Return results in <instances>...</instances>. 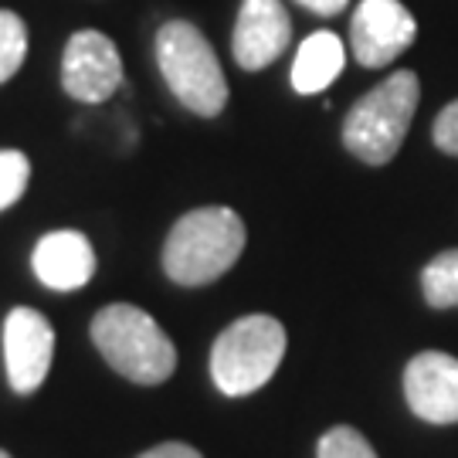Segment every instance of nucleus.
<instances>
[{
    "instance_id": "obj_18",
    "label": "nucleus",
    "mask_w": 458,
    "mask_h": 458,
    "mask_svg": "<svg viewBox=\"0 0 458 458\" xmlns=\"http://www.w3.org/2000/svg\"><path fill=\"white\" fill-rule=\"evenodd\" d=\"M140 458H204V455L183 442H164V445H153V448L143 452Z\"/></svg>"
},
{
    "instance_id": "obj_6",
    "label": "nucleus",
    "mask_w": 458,
    "mask_h": 458,
    "mask_svg": "<svg viewBox=\"0 0 458 458\" xmlns=\"http://www.w3.org/2000/svg\"><path fill=\"white\" fill-rule=\"evenodd\" d=\"M418 24L401 0H360L350 21V48L363 68L391 65L414 45Z\"/></svg>"
},
{
    "instance_id": "obj_20",
    "label": "nucleus",
    "mask_w": 458,
    "mask_h": 458,
    "mask_svg": "<svg viewBox=\"0 0 458 458\" xmlns=\"http://www.w3.org/2000/svg\"><path fill=\"white\" fill-rule=\"evenodd\" d=\"M0 458H11V455H7V452H4V448H0Z\"/></svg>"
},
{
    "instance_id": "obj_4",
    "label": "nucleus",
    "mask_w": 458,
    "mask_h": 458,
    "mask_svg": "<svg viewBox=\"0 0 458 458\" xmlns=\"http://www.w3.org/2000/svg\"><path fill=\"white\" fill-rule=\"evenodd\" d=\"M157 62L170 92L194 115L211 119L228 106V79L211 41L191 21H166L157 34Z\"/></svg>"
},
{
    "instance_id": "obj_8",
    "label": "nucleus",
    "mask_w": 458,
    "mask_h": 458,
    "mask_svg": "<svg viewBox=\"0 0 458 458\" xmlns=\"http://www.w3.org/2000/svg\"><path fill=\"white\" fill-rule=\"evenodd\" d=\"M55 360V329L38 310L17 306L4 323V367L17 394H31L45 384Z\"/></svg>"
},
{
    "instance_id": "obj_16",
    "label": "nucleus",
    "mask_w": 458,
    "mask_h": 458,
    "mask_svg": "<svg viewBox=\"0 0 458 458\" xmlns=\"http://www.w3.org/2000/svg\"><path fill=\"white\" fill-rule=\"evenodd\" d=\"M316 458H377V452L370 448V442L363 438L357 428H329L327 435L319 438Z\"/></svg>"
},
{
    "instance_id": "obj_9",
    "label": "nucleus",
    "mask_w": 458,
    "mask_h": 458,
    "mask_svg": "<svg viewBox=\"0 0 458 458\" xmlns=\"http://www.w3.org/2000/svg\"><path fill=\"white\" fill-rule=\"evenodd\" d=\"M404 394L411 411L428 425L458 421V360L438 350H425L404 370Z\"/></svg>"
},
{
    "instance_id": "obj_11",
    "label": "nucleus",
    "mask_w": 458,
    "mask_h": 458,
    "mask_svg": "<svg viewBox=\"0 0 458 458\" xmlns=\"http://www.w3.org/2000/svg\"><path fill=\"white\" fill-rule=\"evenodd\" d=\"M31 268L48 289L72 293L96 276V251L79 231H51L34 245Z\"/></svg>"
},
{
    "instance_id": "obj_19",
    "label": "nucleus",
    "mask_w": 458,
    "mask_h": 458,
    "mask_svg": "<svg viewBox=\"0 0 458 458\" xmlns=\"http://www.w3.org/2000/svg\"><path fill=\"white\" fill-rule=\"evenodd\" d=\"M306 11H312V14H323V17H333L340 14L350 0H299Z\"/></svg>"
},
{
    "instance_id": "obj_10",
    "label": "nucleus",
    "mask_w": 458,
    "mask_h": 458,
    "mask_svg": "<svg viewBox=\"0 0 458 458\" xmlns=\"http://www.w3.org/2000/svg\"><path fill=\"white\" fill-rule=\"evenodd\" d=\"M293 41V21L285 14L282 0H245L238 21H234V38L231 51L234 62L245 72L272 65Z\"/></svg>"
},
{
    "instance_id": "obj_5",
    "label": "nucleus",
    "mask_w": 458,
    "mask_h": 458,
    "mask_svg": "<svg viewBox=\"0 0 458 458\" xmlns=\"http://www.w3.org/2000/svg\"><path fill=\"white\" fill-rule=\"evenodd\" d=\"M282 357H285V327L272 316L255 312L231 323L214 340L211 377L221 394L245 397L276 377Z\"/></svg>"
},
{
    "instance_id": "obj_15",
    "label": "nucleus",
    "mask_w": 458,
    "mask_h": 458,
    "mask_svg": "<svg viewBox=\"0 0 458 458\" xmlns=\"http://www.w3.org/2000/svg\"><path fill=\"white\" fill-rule=\"evenodd\" d=\"M31 181V160L21 149H0V211L17 204Z\"/></svg>"
},
{
    "instance_id": "obj_2",
    "label": "nucleus",
    "mask_w": 458,
    "mask_h": 458,
    "mask_svg": "<svg viewBox=\"0 0 458 458\" xmlns=\"http://www.w3.org/2000/svg\"><path fill=\"white\" fill-rule=\"evenodd\" d=\"M92 344L115 374L132 384H164L177 370V346L170 344L157 319L130 302H115L96 312Z\"/></svg>"
},
{
    "instance_id": "obj_13",
    "label": "nucleus",
    "mask_w": 458,
    "mask_h": 458,
    "mask_svg": "<svg viewBox=\"0 0 458 458\" xmlns=\"http://www.w3.org/2000/svg\"><path fill=\"white\" fill-rule=\"evenodd\" d=\"M421 293L428 306L435 310H455L458 306V248L442 251L438 259H431L421 272Z\"/></svg>"
},
{
    "instance_id": "obj_12",
    "label": "nucleus",
    "mask_w": 458,
    "mask_h": 458,
    "mask_svg": "<svg viewBox=\"0 0 458 458\" xmlns=\"http://www.w3.org/2000/svg\"><path fill=\"white\" fill-rule=\"evenodd\" d=\"M346 62L344 41L333 31H312L299 51H295L293 62V89L299 96H316L340 79Z\"/></svg>"
},
{
    "instance_id": "obj_14",
    "label": "nucleus",
    "mask_w": 458,
    "mask_h": 458,
    "mask_svg": "<svg viewBox=\"0 0 458 458\" xmlns=\"http://www.w3.org/2000/svg\"><path fill=\"white\" fill-rule=\"evenodd\" d=\"M28 58V28L14 11H0V85L14 79Z\"/></svg>"
},
{
    "instance_id": "obj_17",
    "label": "nucleus",
    "mask_w": 458,
    "mask_h": 458,
    "mask_svg": "<svg viewBox=\"0 0 458 458\" xmlns=\"http://www.w3.org/2000/svg\"><path fill=\"white\" fill-rule=\"evenodd\" d=\"M431 136H435L438 149H445V153L458 157V98H455V102H448L442 113H438Z\"/></svg>"
},
{
    "instance_id": "obj_3",
    "label": "nucleus",
    "mask_w": 458,
    "mask_h": 458,
    "mask_svg": "<svg viewBox=\"0 0 458 458\" xmlns=\"http://www.w3.org/2000/svg\"><path fill=\"white\" fill-rule=\"evenodd\" d=\"M421 85L414 72H394L350 109L344 123L346 149L370 166H384L401 149L418 109Z\"/></svg>"
},
{
    "instance_id": "obj_7",
    "label": "nucleus",
    "mask_w": 458,
    "mask_h": 458,
    "mask_svg": "<svg viewBox=\"0 0 458 458\" xmlns=\"http://www.w3.org/2000/svg\"><path fill=\"white\" fill-rule=\"evenodd\" d=\"M123 85V58L102 31H75L62 55V89L79 102H106Z\"/></svg>"
},
{
    "instance_id": "obj_1",
    "label": "nucleus",
    "mask_w": 458,
    "mask_h": 458,
    "mask_svg": "<svg viewBox=\"0 0 458 458\" xmlns=\"http://www.w3.org/2000/svg\"><path fill=\"white\" fill-rule=\"evenodd\" d=\"M245 242V221L231 208L187 211L166 234L164 272L177 285H208L242 259Z\"/></svg>"
}]
</instances>
